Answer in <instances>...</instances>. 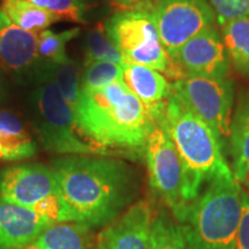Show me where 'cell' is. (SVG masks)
<instances>
[{
    "instance_id": "cell-1",
    "label": "cell",
    "mask_w": 249,
    "mask_h": 249,
    "mask_svg": "<svg viewBox=\"0 0 249 249\" xmlns=\"http://www.w3.org/2000/svg\"><path fill=\"white\" fill-rule=\"evenodd\" d=\"M51 169L76 222L91 229L116 220L138 195L135 171L116 158L71 155L53 160Z\"/></svg>"
},
{
    "instance_id": "cell-2",
    "label": "cell",
    "mask_w": 249,
    "mask_h": 249,
    "mask_svg": "<svg viewBox=\"0 0 249 249\" xmlns=\"http://www.w3.org/2000/svg\"><path fill=\"white\" fill-rule=\"evenodd\" d=\"M80 134L102 152L105 148L144 151L156 123L123 81L96 90H81L75 110Z\"/></svg>"
},
{
    "instance_id": "cell-3",
    "label": "cell",
    "mask_w": 249,
    "mask_h": 249,
    "mask_svg": "<svg viewBox=\"0 0 249 249\" xmlns=\"http://www.w3.org/2000/svg\"><path fill=\"white\" fill-rule=\"evenodd\" d=\"M180 156L192 202L204 183L220 176H233L222 151V141L213 129L186 107L176 93L160 123Z\"/></svg>"
},
{
    "instance_id": "cell-4",
    "label": "cell",
    "mask_w": 249,
    "mask_h": 249,
    "mask_svg": "<svg viewBox=\"0 0 249 249\" xmlns=\"http://www.w3.org/2000/svg\"><path fill=\"white\" fill-rule=\"evenodd\" d=\"M244 189L234 176L208 182L203 194L189 204L180 224L187 249H234L242 216Z\"/></svg>"
},
{
    "instance_id": "cell-5",
    "label": "cell",
    "mask_w": 249,
    "mask_h": 249,
    "mask_svg": "<svg viewBox=\"0 0 249 249\" xmlns=\"http://www.w3.org/2000/svg\"><path fill=\"white\" fill-rule=\"evenodd\" d=\"M104 28L126 64L152 68L176 82L186 76L161 44L151 11H119Z\"/></svg>"
},
{
    "instance_id": "cell-6",
    "label": "cell",
    "mask_w": 249,
    "mask_h": 249,
    "mask_svg": "<svg viewBox=\"0 0 249 249\" xmlns=\"http://www.w3.org/2000/svg\"><path fill=\"white\" fill-rule=\"evenodd\" d=\"M0 198L34 211L53 224L76 222L62 197L53 171L45 165L6 167L0 173Z\"/></svg>"
},
{
    "instance_id": "cell-7",
    "label": "cell",
    "mask_w": 249,
    "mask_h": 249,
    "mask_svg": "<svg viewBox=\"0 0 249 249\" xmlns=\"http://www.w3.org/2000/svg\"><path fill=\"white\" fill-rule=\"evenodd\" d=\"M33 105L39 141L48 150L68 155L102 152L81 139L73 108L65 102L50 77L39 82L33 95Z\"/></svg>"
},
{
    "instance_id": "cell-8",
    "label": "cell",
    "mask_w": 249,
    "mask_h": 249,
    "mask_svg": "<svg viewBox=\"0 0 249 249\" xmlns=\"http://www.w3.org/2000/svg\"><path fill=\"white\" fill-rule=\"evenodd\" d=\"M144 154L151 188L181 224L192 203L188 181L178 151L160 124H156L149 134Z\"/></svg>"
},
{
    "instance_id": "cell-9",
    "label": "cell",
    "mask_w": 249,
    "mask_h": 249,
    "mask_svg": "<svg viewBox=\"0 0 249 249\" xmlns=\"http://www.w3.org/2000/svg\"><path fill=\"white\" fill-rule=\"evenodd\" d=\"M174 93L195 116L203 120L220 141L230 138L234 89L227 77L186 74L173 86Z\"/></svg>"
},
{
    "instance_id": "cell-10",
    "label": "cell",
    "mask_w": 249,
    "mask_h": 249,
    "mask_svg": "<svg viewBox=\"0 0 249 249\" xmlns=\"http://www.w3.org/2000/svg\"><path fill=\"white\" fill-rule=\"evenodd\" d=\"M160 42L171 58L216 21L205 0H158L151 9Z\"/></svg>"
},
{
    "instance_id": "cell-11",
    "label": "cell",
    "mask_w": 249,
    "mask_h": 249,
    "mask_svg": "<svg viewBox=\"0 0 249 249\" xmlns=\"http://www.w3.org/2000/svg\"><path fill=\"white\" fill-rule=\"evenodd\" d=\"M0 68L20 80L43 76L44 64L37 52V35L18 27L0 9Z\"/></svg>"
},
{
    "instance_id": "cell-12",
    "label": "cell",
    "mask_w": 249,
    "mask_h": 249,
    "mask_svg": "<svg viewBox=\"0 0 249 249\" xmlns=\"http://www.w3.org/2000/svg\"><path fill=\"white\" fill-rule=\"evenodd\" d=\"M154 213L148 201L133 203L116 220L103 227L98 249H150Z\"/></svg>"
},
{
    "instance_id": "cell-13",
    "label": "cell",
    "mask_w": 249,
    "mask_h": 249,
    "mask_svg": "<svg viewBox=\"0 0 249 249\" xmlns=\"http://www.w3.org/2000/svg\"><path fill=\"white\" fill-rule=\"evenodd\" d=\"M174 60L186 74L209 77H226L229 74L230 59L214 27L202 31L186 43Z\"/></svg>"
},
{
    "instance_id": "cell-14",
    "label": "cell",
    "mask_w": 249,
    "mask_h": 249,
    "mask_svg": "<svg viewBox=\"0 0 249 249\" xmlns=\"http://www.w3.org/2000/svg\"><path fill=\"white\" fill-rule=\"evenodd\" d=\"M121 81L147 107L155 123H160L164 118L167 103L174 91L173 86L167 77L152 68L141 65L124 64Z\"/></svg>"
},
{
    "instance_id": "cell-15",
    "label": "cell",
    "mask_w": 249,
    "mask_h": 249,
    "mask_svg": "<svg viewBox=\"0 0 249 249\" xmlns=\"http://www.w3.org/2000/svg\"><path fill=\"white\" fill-rule=\"evenodd\" d=\"M52 224L34 211L0 198V249H24Z\"/></svg>"
},
{
    "instance_id": "cell-16",
    "label": "cell",
    "mask_w": 249,
    "mask_h": 249,
    "mask_svg": "<svg viewBox=\"0 0 249 249\" xmlns=\"http://www.w3.org/2000/svg\"><path fill=\"white\" fill-rule=\"evenodd\" d=\"M37 144L20 118L0 111V160L20 161L34 157Z\"/></svg>"
},
{
    "instance_id": "cell-17",
    "label": "cell",
    "mask_w": 249,
    "mask_h": 249,
    "mask_svg": "<svg viewBox=\"0 0 249 249\" xmlns=\"http://www.w3.org/2000/svg\"><path fill=\"white\" fill-rule=\"evenodd\" d=\"M91 230L76 222L52 224L24 249H93Z\"/></svg>"
},
{
    "instance_id": "cell-18",
    "label": "cell",
    "mask_w": 249,
    "mask_h": 249,
    "mask_svg": "<svg viewBox=\"0 0 249 249\" xmlns=\"http://www.w3.org/2000/svg\"><path fill=\"white\" fill-rule=\"evenodd\" d=\"M230 140L233 157V176L239 182L249 169V93L241 98L234 116L232 117Z\"/></svg>"
},
{
    "instance_id": "cell-19",
    "label": "cell",
    "mask_w": 249,
    "mask_h": 249,
    "mask_svg": "<svg viewBox=\"0 0 249 249\" xmlns=\"http://www.w3.org/2000/svg\"><path fill=\"white\" fill-rule=\"evenodd\" d=\"M1 11L21 29L38 35L60 18L26 0H2Z\"/></svg>"
},
{
    "instance_id": "cell-20",
    "label": "cell",
    "mask_w": 249,
    "mask_h": 249,
    "mask_svg": "<svg viewBox=\"0 0 249 249\" xmlns=\"http://www.w3.org/2000/svg\"><path fill=\"white\" fill-rule=\"evenodd\" d=\"M222 29L227 57L239 73L249 75V17L233 20Z\"/></svg>"
},
{
    "instance_id": "cell-21",
    "label": "cell",
    "mask_w": 249,
    "mask_h": 249,
    "mask_svg": "<svg viewBox=\"0 0 249 249\" xmlns=\"http://www.w3.org/2000/svg\"><path fill=\"white\" fill-rule=\"evenodd\" d=\"M44 77L53 81L65 102L75 110L81 95V71L77 62L70 58L59 65H44L42 80Z\"/></svg>"
},
{
    "instance_id": "cell-22",
    "label": "cell",
    "mask_w": 249,
    "mask_h": 249,
    "mask_svg": "<svg viewBox=\"0 0 249 249\" xmlns=\"http://www.w3.org/2000/svg\"><path fill=\"white\" fill-rule=\"evenodd\" d=\"M80 28L54 33L44 30L37 35V52L40 61L44 65H59L70 59L66 53V48L71 39L79 36Z\"/></svg>"
},
{
    "instance_id": "cell-23",
    "label": "cell",
    "mask_w": 249,
    "mask_h": 249,
    "mask_svg": "<svg viewBox=\"0 0 249 249\" xmlns=\"http://www.w3.org/2000/svg\"><path fill=\"white\" fill-rule=\"evenodd\" d=\"M150 249H187L181 225L174 223L164 213L154 216Z\"/></svg>"
},
{
    "instance_id": "cell-24",
    "label": "cell",
    "mask_w": 249,
    "mask_h": 249,
    "mask_svg": "<svg viewBox=\"0 0 249 249\" xmlns=\"http://www.w3.org/2000/svg\"><path fill=\"white\" fill-rule=\"evenodd\" d=\"M110 61L116 64H126L123 54L108 38L104 26L93 28L86 37V62Z\"/></svg>"
},
{
    "instance_id": "cell-25",
    "label": "cell",
    "mask_w": 249,
    "mask_h": 249,
    "mask_svg": "<svg viewBox=\"0 0 249 249\" xmlns=\"http://www.w3.org/2000/svg\"><path fill=\"white\" fill-rule=\"evenodd\" d=\"M123 79V65L110 61H91L81 71V90L104 88Z\"/></svg>"
},
{
    "instance_id": "cell-26",
    "label": "cell",
    "mask_w": 249,
    "mask_h": 249,
    "mask_svg": "<svg viewBox=\"0 0 249 249\" xmlns=\"http://www.w3.org/2000/svg\"><path fill=\"white\" fill-rule=\"evenodd\" d=\"M38 7L51 12L60 20L82 23L86 21L85 0H26Z\"/></svg>"
},
{
    "instance_id": "cell-27",
    "label": "cell",
    "mask_w": 249,
    "mask_h": 249,
    "mask_svg": "<svg viewBox=\"0 0 249 249\" xmlns=\"http://www.w3.org/2000/svg\"><path fill=\"white\" fill-rule=\"evenodd\" d=\"M213 11L214 18L223 27L236 18L249 15V0H205Z\"/></svg>"
},
{
    "instance_id": "cell-28",
    "label": "cell",
    "mask_w": 249,
    "mask_h": 249,
    "mask_svg": "<svg viewBox=\"0 0 249 249\" xmlns=\"http://www.w3.org/2000/svg\"><path fill=\"white\" fill-rule=\"evenodd\" d=\"M234 249H249V196L242 193V216Z\"/></svg>"
},
{
    "instance_id": "cell-29",
    "label": "cell",
    "mask_w": 249,
    "mask_h": 249,
    "mask_svg": "<svg viewBox=\"0 0 249 249\" xmlns=\"http://www.w3.org/2000/svg\"><path fill=\"white\" fill-rule=\"evenodd\" d=\"M120 11H151L158 0H112Z\"/></svg>"
},
{
    "instance_id": "cell-30",
    "label": "cell",
    "mask_w": 249,
    "mask_h": 249,
    "mask_svg": "<svg viewBox=\"0 0 249 249\" xmlns=\"http://www.w3.org/2000/svg\"><path fill=\"white\" fill-rule=\"evenodd\" d=\"M239 182L245 183V185L249 188V169H247V171H246V172L244 173V176H242V178Z\"/></svg>"
}]
</instances>
